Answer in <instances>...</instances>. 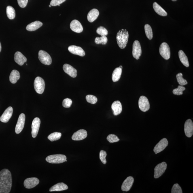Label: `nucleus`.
<instances>
[{
  "mask_svg": "<svg viewBox=\"0 0 193 193\" xmlns=\"http://www.w3.org/2000/svg\"><path fill=\"white\" fill-rule=\"evenodd\" d=\"M39 180L37 178H29L24 181V187L27 189H31L35 187L39 184Z\"/></svg>",
  "mask_w": 193,
  "mask_h": 193,
  "instance_id": "12",
  "label": "nucleus"
},
{
  "mask_svg": "<svg viewBox=\"0 0 193 193\" xmlns=\"http://www.w3.org/2000/svg\"><path fill=\"white\" fill-rule=\"evenodd\" d=\"M20 75L19 72L16 70H13L9 76V80L13 84H15L20 79Z\"/></svg>",
  "mask_w": 193,
  "mask_h": 193,
  "instance_id": "26",
  "label": "nucleus"
},
{
  "mask_svg": "<svg viewBox=\"0 0 193 193\" xmlns=\"http://www.w3.org/2000/svg\"><path fill=\"white\" fill-rule=\"evenodd\" d=\"M176 78L178 82L179 83V85L182 86H184V85L187 84V83H188L186 79L183 78L182 73L177 74L176 75Z\"/></svg>",
  "mask_w": 193,
  "mask_h": 193,
  "instance_id": "34",
  "label": "nucleus"
},
{
  "mask_svg": "<svg viewBox=\"0 0 193 193\" xmlns=\"http://www.w3.org/2000/svg\"><path fill=\"white\" fill-rule=\"evenodd\" d=\"M63 69L64 72L69 75V76L73 78H75L77 77V70L69 64H64L63 66Z\"/></svg>",
  "mask_w": 193,
  "mask_h": 193,
  "instance_id": "20",
  "label": "nucleus"
},
{
  "mask_svg": "<svg viewBox=\"0 0 193 193\" xmlns=\"http://www.w3.org/2000/svg\"><path fill=\"white\" fill-rule=\"evenodd\" d=\"M87 136V133L86 130L81 129L75 132L72 136V139L74 141H81L84 139Z\"/></svg>",
  "mask_w": 193,
  "mask_h": 193,
  "instance_id": "15",
  "label": "nucleus"
},
{
  "mask_svg": "<svg viewBox=\"0 0 193 193\" xmlns=\"http://www.w3.org/2000/svg\"><path fill=\"white\" fill-rule=\"evenodd\" d=\"M139 106L141 110L143 112L148 111L150 108V105L147 98L145 96L140 97L139 101Z\"/></svg>",
  "mask_w": 193,
  "mask_h": 193,
  "instance_id": "8",
  "label": "nucleus"
},
{
  "mask_svg": "<svg viewBox=\"0 0 193 193\" xmlns=\"http://www.w3.org/2000/svg\"><path fill=\"white\" fill-rule=\"evenodd\" d=\"M12 174L8 169L0 172V193H9L12 186Z\"/></svg>",
  "mask_w": 193,
  "mask_h": 193,
  "instance_id": "1",
  "label": "nucleus"
},
{
  "mask_svg": "<svg viewBox=\"0 0 193 193\" xmlns=\"http://www.w3.org/2000/svg\"><path fill=\"white\" fill-rule=\"evenodd\" d=\"M184 131L187 137L189 138L192 137L193 134V123L191 119H188L185 122Z\"/></svg>",
  "mask_w": 193,
  "mask_h": 193,
  "instance_id": "14",
  "label": "nucleus"
},
{
  "mask_svg": "<svg viewBox=\"0 0 193 193\" xmlns=\"http://www.w3.org/2000/svg\"><path fill=\"white\" fill-rule=\"evenodd\" d=\"M25 115L24 113H21L20 115L15 128V132L17 134L20 133L23 130L25 124Z\"/></svg>",
  "mask_w": 193,
  "mask_h": 193,
  "instance_id": "10",
  "label": "nucleus"
},
{
  "mask_svg": "<svg viewBox=\"0 0 193 193\" xmlns=\"http://www.w3.org/2000/svg\"><path fill=\"white\" fill-rule=\"evenodd\" d=\"M70 28L72 31L77 33H81L83 31L82 24L77 20L72 21L70 24Z\"/></svg>",
  "mask_w": 193,
  "mask_h": 193,
  "instance_id": "19",
  "label": "nucleus"
},
{
  "mask_svg": "<svg viewBox=\"0 0 193 193\" xmlns=\"http://www.w3.org/2000/svg\"><path fill=\"white\" fill-rule=\"evenodd\" d=\"M68 186L63 183H59L52 186L50 189V192L60 191L67 190Z\"/></svg>",
  "mask_w": 193,
  "mask_h": 193,
  "instance_id": "23",
  "label": "nucleus"
},
{
  "mask_svg": "<svg viewBox=\"0 0 193 193\" xmlns=\"http://www.w3.org/2000/svg\"><path fill=\"white\" fill-rule=\"evenodd\" d=\"M49 7H51L52 6H51V5H49Z\"/></svg>",
  "mask_w": 193,
  "mask_h": 193,
  "instance_id": "47",
  "label": "nucleus"
},
{
  "mask_svg": "<svg viewBox=\"0 0 193 193\" xmlns=\"http://www.w3.org/2000/svg\"><path fill=\"white\" fill-rule=\"evenodd\" d=\"M142 54L141 47L139 41H135L133 44V49H132V55L134 58L136 60H139Z\"/></svg>",
  "mask_w": 193,
  "mask_h": 193,
  "instance_id": "9",
  "label": "nucleus"
},
{
  "mask_svg": "<svg viewBox=\"0 0 193 193\" xmlns=\"http://www.w3.org/2000/svg\"><path fill=\"white\" fill-rule=\"evenodd\" d=\"M40 124V119L38 117H36L34 119L32 124V135L33 138H35L37 137Z\"/></svg>",
  "mask_w": 193,
  "mask_h": 193,
  "instance_id": "11",
  "label": "nucleus"
},
{
  "mask_svg": "<svg viewBox=\"0 0 193 193\" xmlns=\"http://www.w3.org/2000/svg\"><path fill=\"white\" fill-rule=\"evenodd\" d=\"M38 58L41 63L46 65L52 63V58L48 53L45 51L40 50L38 53Z\"/></svg>",
  "mask_w": 193,
  "mask_h": 193,
  "instance_id": "6",
  "label": "nucleus"
},
{
  "mask_svg": "<svg viewBox=\"0 0 193 193\" xmlns=\"http://www.w3.org/2000/svg\"><path fill=\"white\" fill-rule=\"evenodd\" d=\"M122 73V69L120 67L116 68L113 72L112 79L113 82H116L120 78Z\"/></svg>",
  "mask_w": 193,
  "mask_h": 193,
  "instance_id": "29",
  "label": "nucleus"
},
{
  "mask_svg": "<svg viewBox=\"0 0 193 193\" xmlns=\"http://www.w3.org/2000/svg\"><path fill=\"white\" fill-rule=\"evenodd\" d=\"M179 56L181 63L184 65L185 67H188L189 66V63L188 58L186 55L182 50H180L179 52Z\"/></svg>",
  "mask_w": 193,
  "mask_h": 193,
  "instance_id": "28",
  "label": "nucleus"
},
{
  "mask_svg": "<svg viewBox=\"0 0 193 193\" xmlns=\"http://www.w3.org/2000/svg\"><path fill=\"white\" fill-rule=\"evenodd\" d=\"M107 153L105 151L101 150L100 153V158L101 162L104 164H106L107 161L106 160V157L107 156Z\"/></svg>",
  "mask_w": 193,
  "mask_h": 193,
  "instance_id": "40",
  "label": "nucleus"
},
{
  "mask_svg": "<svg viewBox=\"0 0 193 193\" xmlns=\"http://www.w3.org/2000/svg\"><path fill=\"white\" fill-rule=\"evenodd\" d=\"M43 25V23L39 21L32 22L28 24L26 27V29L29 31H33L39 29Z\"/></svg>",
  "mask_w": 193,
  "mask_h": 193,
  "instance_id": "25",
  "label": "nucleus"
},
{
  "mask_svg": "<svg viewBox=\"0 0 193 193\" xmlns=\"http://www.w3.org/2000/svg\"><path fill=\"white\" fill-rule=\"evenodd\" d=\"M120 67V68H121V69H122L123 67H122V66H120V67Z\"/></svg>",
  "mask_w": 193,
  "mask_h": 193,
  "instance_id": "45",
  "label": "nucleus"
},
{
  "mask_svg": "<svg viewBox=\"0 0 193 193\" xmlns=\"http://www.w3.org/2000/svg\"><path fill=\"white\" fill-rule=\"evenodd\" d=\"M115 116H117L121 113L122 110V104L120 101H115L113 102L111 106Z\"/></svg>",
  "mask_w": 193,
  "mask_h": 193,
  "instance_id": "21",
  "label": "nucleus"
},
{
  "mask_svg": "<svg viewBox=\"0 0 193 193\" xmlns=\"http://www.w3.org/2000/svg\"><path fill=\"white\" fill-rule=\"evenodd\" d=\"M14 60L20 66H23L27 61V59L20 52H17L14 54Z\"/></svg>",
  "mask_w": 193,
  "mask_h": 193,
  "instance_id": "22",
  "label": "nucleus"
},
{
  "mask_svg": "<svg viewBox=\"0 0 193 193\" xmlns=\"http://www.w3.org/2000/svg\"><path fill=\"white\" fill-rule=\"evenodd\" d=\"M99 11L96 9H92L88 13L87 20L89 22H93L98 18L99 15Z\"/></svg>",
  "mask_w": 193,
  "mask_h": 193,
  "instance_id": "24",
  "label": "nucleus"
},
{
  "mask_svg": "<svg viewBox=\"0 0 193 193\" xmlns=\"http://www.w3.org/2000/svg\"><path fill=\"white\" fill-rule=\"evenodd\" d=\"M186 89L185 87L182 86H179L177 88L173 90V93L175 95H181L183 94V92Z\"/></svg>",
  "mask_w": 193,
  "mask_h": 193,
  "instance_id": "36",
  "label": "nucleus"
},
{
  "mask_svg": "<svg viewBox=\"0 0 193 193\" xmlns=\"http://www.w3.org/2000/svg\"><path fill=\"white\" fill-rule=\"evenodd\" d=\"M145 30L146 36L149 40L153 38V32L152 28L149 24H146L145 26Z\"/></svg>",
  "mask_w": 193,
  "mask_h": 193,
  "instance_id": "32",
  "label": "nucleus"
},
{
  "mask_svg": "<svg viewBox=\"0 0 193 193\" xmlns=\"http://www.w3.org/2000/svg\"><path fill=\"white\" fill-rule=\"evenodd\" d=\"M96 33L100 35L103 36H106L108 33V32L106 29L103 26H100L98 27L96 31Z\"/></svg>",
  "mask_w": 193,
  "mask_h": 193,
  "instance_id": "35",
  "label": "nucleus"
},
{
  "mask_svg": "<svg viewBox=\"0 0 193 193\" xmlns=\"http://www.w3.org/2000/svg\"><path fill=\"white\" fill-rule=\"evenodd\" d=\"M129 33L126 29L120 30L117 33L116 39L117 44L121 49H124L128 42Z\"/></svg>",
  "mask_w": 193,
  "mask_h": 193,
  "instance_id": "2",
  "label": "nucleus"
},
{
  "mask_svg": "<svg viewBox=\"0 0 193 193\" xmlns=\"http://www.w3.org/2000/svg\"><path fill=\"white\" fill-rule=\"evenodd\" d=\"M17 1L18 5L22 8L26 7L28 2V0H17Z\"/></svg>",
  "mask_w": 193,
  "mask_h": 193,
  "instance_id": "43",
  "label": "nucleus"
},
{
  "mask_svg": "<svg viewBox=\"0 0 193 193\" xmlns=\"http://www.w3.org/2000/svg\"><path fill=\"white\" fill-rule=\"evenodd\" d=\"M168 143L167 140L166 138L161 140L154 147V151L155 154H158L163 151L167 147Z\"/></svg>",
  "mask_w": 193,
  "mask_h": 193,
  "instance_id": "13",
  "label": "nucleus"
},
{
  "mask_svg": "<svg viewBox=\"0 0 193 193\" xmlns=\"http://www.w3.org/2000/svg\"><path fill=\"white\" fill-rule=\"evenodd\" d=\"M86 100L88 103L92 104H95L97 102V98L96 96L92 95H88L86 96Z\"/></svg>",
  "mask_w": 193,
  "mask_h": 193,
  "instance_id": "38",
  "label": "nucleus"
},
{
  "mask_svg": "<svg viewBox=\"0 0 193 193\" xmlns=\"http://www.w3.org/2000/svg\"><path fill=\"white\" fill-rule=\"evenodd\" d=\"M68 50L71 54L81 57H84L86 54L84 51L81 47L75 45L69 46L68 48Z\"/></svg>",
  "mask_w": 193,
  "mask_h": 193,
  "instance_id": "18",
  "label": "nucleus"
},
{
  "mask_svg": "<svg viewBox=\"0 0 193 193\" xmlns=\"http://www.w3.org/2000/svg\"><path fill=\"white\" fill-rule=\"evenodd\" d=\"M182 191L181 187L178 183L174 184L172 188V193H182Z\"/></svg>",
  "mask_w": 193,
  "mask_h": 193,
  "instance_id": "39",
  "label": "nucleus"
},
{
  "mask_svg": "<svg viewBox=\"0 0 193 193\" xmlns=\"http://www.w3.org/2000/svg\"><path fill=\"white\" fill-rule=\"evenodd\" d=\"M7 14L8 17L10 20H13L16 16L15 9L12 6H8L7 7Z\"/></svg>",
  "mask_w": 193,
  "mask_h": 193,
  "instance_id": "30",
  "label": "nucleus"
},
{
  "mask_svg": "<svg viewBox=\"0 0 193 193\" xmlns=\"http://www.w3.org/2000/svg\"><path fill=\"white\" fill-rule=\"evenodd\" d=\"M62 133L60 132H55L51 134L48 137V139L51 141H57L61 137Z\"/></svg>",
  "mask_w": 193,
  "mask_h": 193,
  "instance_id": "31",
  "label": "nucleus"
},
{
  "mask_svg": "<svg viewBox=\"0 0 193 193\" xmlns=\"http://www.w3.org/2000/svg\"><path fill=\"white\" fill-rule=\"evenodd\" d=\"M34 88L37 93L41 94L44 91L45 84L44 79L41 77L36 78L34 83Z\"/></svg>",
  "mask_w": 193,
  "mask_h": 193,
  "instance_id": "4",
  "label": "nucleus"
},
{
  "mask_svg": "<svg viewBox=\"0 0 193 193\" xmlns=\"http://www.w3.org/2000/svg\"><path fill=\"white\" fill-rule=\"evenodd\" d=\"M72 103V100L69 98H67L63 100L62 103V105L64 107L69 108L71 107Z\"/></svg>",
  "mask_w": 193,
  "mask_h": 193,
  "instance_id": "41",
  "label": "nucleus"
},
{
  "mask_svg": "<svg viewBox=\"0 0 193 193\" xmlns=\"http://www.w3.org/2000/svg\"><path fill=\"white\" fill-rule=\"evenodd\" d=\"M13 112V109L12 107H9L8 108L0 117L1 121L3 123L8 122L12 116Z\"/></svg>",
  "mask_w": 193,
  "mask_h": 193,
  "instance_id": "16",
  "label": "nucleus"
},
{
  "mask_svg": "<svg viewBox=\"0 0 193 193\" xmlns=\"http://www.w3.org/2000/svg\"><path fill=\"white\" fill-rule=\"evenodd\" d=\"M47 162L51 164H61L66 162L67 158L65 155L62 154L51 155L45 159Z\"/></svg>",
  "mask_w": 193,
  "mask_h": 193,
  "instance_id": "3",
  "label": "nucleus"
},
{
  "mask_svg": "<svg viewBox=\"0 0 193 193\" xmlns=\"http://www.w3.org/2000/svg\"><path fill=\"white\" fill-rule=\"evenodd\" d=\"M153 8H154L155 12L160 16H167V13L166 12V11L156 2L154 3L153 4Z\"/></svg>",
  "mask_w": 193,
  "mask_h": 193,
  "instance_id": "27",
  "label": "nucleus"
},
{
  "mask_svg": "<svg viewBox=\"0 0 193 193\" xmlns=\"http://www.w3.org/2000/svg\"><path fill=\"white\" fill-rule=\"evenodd\" d=\"M66 0H52L50 3V5L51 6H60V4L64 2Z\"/></svg>",
  "mask_w": 193,
  "mask_h": 193,
  "instance_id": "42",
  "label": "nucleus"
},
{
  "mask_svg": "<svg viewBox=\"0 0 193 193\" xmlns=\"http://www.w3.org/2000/svg\"><path fill=\"white\" fill-rule=\"evenodd\" d=\"M2 50V46L1 42H0V52H1Z\"/></svg>",
  "mask_w": 193,
  "mask_h": 193,
  "instance_id": "44",
  "label": "nucleus"
},
{
  "mask_svg": "<svg viewBox=\"0 0 193 193\" xmlns=\"http://www.w3.org/2000/svg\"><path fill=\"white\" fill-rule=\"evenodd\" d=\"M107 41L108 39L106 36H103L101 37H97L95 39V43L96 44L105 45L106 44Z\"/></svg>",
  "mask_w": 193,
  "mask_h": 193,
  "instance_id": "33",
  "label": "nucleus"
},
{
  "mask_svg": "<svg viewBox=\"0 0 193 193\" xmlns=\"http://www.w3.org/2000/svg\"><path fill=\"white\" fill-rule=\"evenodd\" d=\"M167 165L165 162H162L158 164L155 167L154 177L155 179L158 178L165 172Z\"/></svg>",
  "mask_w": 193,
  "mask_h": 193,
  "instance_id": "7",
  "label": "nucleus"
},
{
  "mask_svg": "<svg viewBox=\"0 0 193 193\" xmlns=\"http://www.w3.org/2000/svg\"><path fill=\"white\" fill-rule=\"evenodd\" d=\"M172 1H176L177 0H172Z\"/></svg>",
  "mask_w": 193,
  "mask_h": 193,
  "instance_id": "46",
  "label": "nucleus"
},
{
  "mask_svg": "<svg viewBox=\"0 0 193 193\" xmlns=\"http://www.w3.org/2000/svg\"><path fill=\"white\" fill-rule=\"evenodd\" d=\"M134 182L133 178L131 176L127 177L122 183L121 187L122 190L127 192L131 188Z\"/></svg>",
  "mask_w": 193,
  "mask_h": 193,
  "instance_id": "17",
  "label": "nucleus"
},
{
  "mask_svg": "<svg viewBox=\"0 0 193 193\" xmlns=\"http://www.w3.org/2000/svg\"><path fill=\"white\" fill-rule=\"evenodd\" d=\"M160 54L162 57L166 60H169L171 56V52L169 45L167 43L164 42L160 45Z\"/></svg>",
  "mask_w": 193,
  "mask_h": 193,
  "instance_id": "5",
  "label": "nucleus"
},
{
  "mask_svg": "<svg viewBox=\"0 0 193 193\" xmlns=\"http://www.w3.org/2000/svg\"><path fill=\"white\" fill-rule=\"evenodd\" d=\"M107 139L111 143L116 142L120 141V139L114 134H110L107 136Z\"/></svg>",
  "mask_w": 193,
  "mask_h": 193,
  "instance_id": "37",
  "label": "nucleus"
}]
</instances>
